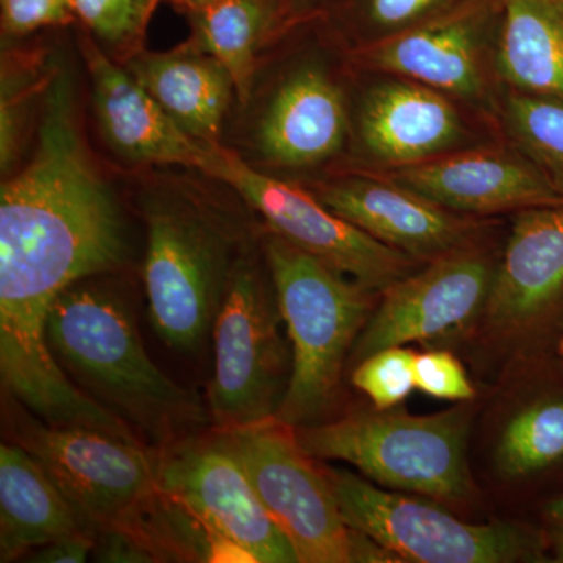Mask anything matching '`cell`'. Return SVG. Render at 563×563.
I'll list each match as a JSON object with an SVG mask.
<instances>
[{
    "instance_id": "obj_1",
    "label": "cell",
    "mask_w": 563,
    "mask_h": 563,
    "mask_svg": "<svg viewBox=\"0 0 563 563\" xmlns=\"http://www.w3.org/2000/svg\"><path fill=\"white\" fill-rule=\"evenodd\" d=\"M129 179L146 229L152 325L166 346L192 354L211 335L236 263L262 222L239 192L198 168L161 166Z\"/></svg>"
},
{
    "instance_id": "obj_2",
    "label": "cell",
    "mask_w": 563,
    "mask_h": 563,
    "mask_svg": "<svg viewBox=\"0 0 563 563\" xmlns=\"http://www.w3.org/2000/svg\"><path fill=\"white\" fill-rule=\"evenodd\" d=\"M350 52L321 18L287 25L263 49L221 146L254 172L309 185L346 165Z\"/></svg>"
},
{
    "instance_id": "obj_3",
    "label": "cell",
    "mask_w": 563,
    "mask_h": 563,
    "mask_svg": "<svg viewBox=\"0 0 563 563\" xmlns=\"http://www.w3.org/2000/svg\"><path fill=\"white\" fill-rule=\"evenodd\" d=\"M103 277L70 285L52 306L46 340L62 372L157 448L199 432L209 409L152 362L131 306Z\"/></svg>"
},
{
    "instance_id": "obj_4",
    "label": "cell",
    "mask_w": 563,
    "mask_h": 563,
    "mask_svg": "<svg viewBox=\"0 0 563 563\" xmlns=\"http://www.w3.org/2000/svg\"><path fill=\"white\" fill-rule=\"evenodd\" d=\"M261 243L291 344L290 385L276 417L295 428L317 424L335 402L344 363L380 292L263 224Z\"/></svg>"
},
{
    "instance_id": "obj_5",
    "label": "cell",
    "mask_w": 563,
    "mask_h": 563,
    "mask_svg": "<svg viewBox=\"0 0 563 563\" xmlns=\"http://www.w3.org/2000/svg\"><path fill=\"white\" fill-rule=\"evenodd\" d=\"M470 426L468 407L426 417L374 409L301 426L296 435L313 459L350 463L379 487L459 503L473 495Z\"/></svg>"
},
{
    "instance_id": "obj_6",
    "label": "cell",
    "mask_w": 563,
    "mask_h": 563,
    "mask_svg": "<svg viewBox=\"0 0 563 563\" xmlns=\"http://www.w3.org/2000/svg\"><path fill=\"white\" fill-rule=\"evenodd\" d=\"M261 232L236 263L211 331L214 366L207 409L218 431L276 417L290 385L291 344L282 335L284 318Z\"/></svg>"
},
{
    "instance_id": "obj_7",
    "label": "cell",
    "mask_w": 563,
    "mask_h": 563,
    "mask_svg": "<svg viewBox=\"0 0 563 563\" xmlns=\"http://www.w3.org/2000/svg\"><path fill=\"white\" fill-rule=\"evenodd\" d=\"M11 437L58 485L85 532L96 537L120 529L155 551L151 523L161 490L155 453L143 443L81 426L49 424L22 410L11 418Z\"/></svg>"
},
{
    "instance_id": "obj_8",
    "label": "cell",
    "mask_w": 563,
    "mask_h": 563,
    "mask_svg": "<svg viewBox=\"0 0 563 563\" xmlns=\"http://www.w3.org/2000/svg\"><path fill=\"white\" fill-rule=\"evenodd\" d=\"M503 141L498 122L442 91L354 68L350 152L340 172H391Z\"/></svg>"
},
{
    "instance_id": "obj_9",
    "label": "cell",
    "mask_w": 563,
    "mask_h": 563,
    "mask_svg": "<svg viewBox=\"0 0 563 563\" xmlns=\"http://www.w3.org/2000/svg\"><path fill=\"white\" fill-rule=\"evenodd\" d=\"M324 473L346 525L401 562H551L544 528L503 521L470 525L435 504L384 490L347 470Z\"/></svg>"
},
{
    "instance_id": "obj_10",
    "label": "cell",
    "mask_w": 563,
    "mask_h": 563,
    "mask_svg": "<svg viewBox=\"0 0 563 563\" xmlns=\"http://www.w3.org/2000/svg\"><path fill=\"white\" fill-rule=\"evenodd\" d=\"M198 169L239 192L263 228L369 290L383 292L424 265L355 228L302 185L254 172L224 146L206 147Z\"/></svg>"
},
{
    "instance_id": "obj_11",
    "label": "cell",
    "mask_w": 563,
    "mask_h": 563,
    "mask_svg": "<svg viewBox=\"0 0 563 563\" xmlns=\"http://www.w3.org/2000/svg\"><path fill=\"white\" fill-rule=\"evenodd\" d=\"M221 432L299 563H351L352 528L295 426L273 417Z\"/></svg>"
},
{
    "instance_id": "obj_12",
    "label": "cell",
    "mask_w": 563,
    "mask_h": 563,
    "mask_svg": "<svg viewBox=\"0 0 563 563\" xmlns=\"http://www.w3.org/2000/svg\"><path fill=\"white\" fill-rule=\"evenodd\" d=\"M503 9V0H462L395 38L351 52L352 66L420 81L498 122Z\"/></svg>"
},
{
    "instance_id": "obj_13",
    "label": "cell",
    "mask_w": 563,
    "mask_h": 563,
    "mask_svg": "<svg viewBox=\"0 0 563 563\" xmlns=\"http://www.w3.org/2000/svg\"><path fill=\"white\" fill-rule=\"evenodd\" d=\"M158 490L251 563H299L224 433L195 432L157 448Z\"/></svg>"
},
{
    "instance_id": "obj_14",
    "label": "cell",
    "mask_w": 563,
    "mask_h": 563,
    "mask_svg": "<svg viewBox=\"0 0 563 563\" xmlns=\"http://www.w3.org/2000/svg\"><path fill=\"white\" fill-rule=\"evenodd\" d=\"M496 263L481 240L395 282L380 292L351 362L357 365L385 347L440 339L472 322L487 306Z\"/></svg>"
},
{
    "instance_id": "obj_15",
    "label": "cell",
    "mask_w": 563,
    "mask_h": 563,
    "mask_svg": "<svg viewBox=\"0 0 563 563\" xmlns=\"http://www.w3.org/2000/svg\"><path fill=\"white\" fill-rule=\"evenodd\" d=\"M302 187L377 242L422 263L481 242L493 225L488 218L443 209L376 173L344 169Z\"/></svg>"
},
{
    "instance_id": "obj_16",
    "label": "cell",
    "mask_w": 563,
    "mask_h": 563,
    "mask_svg": "<svg viewBox=\"0 0 563 563\" xmlns=\"http://www.w3.org/2000/svg\"><path fill=\"white\" fill-rule=\"evenodd\" d=\"M76 47L96 135L125 173L198 168L206 146L181 131L124 65L111 60L81 27Z\"/></svg>"
},
{
    "instance_id": "obj_17",
    "label": "cell",
    "mask_w": 563,
    "mask_h": 563,
    "mask_svg": "<svg viewBox=\"0 0 563 563\" xmlns=\"http://www.w3.org/2000/svg\"><path fill=\"white\" fill-rule=\"evenodd\" d=\"M376 174L466 217L492 218L563 203L561 188L506 141Z\"/></svg>"
},
{
    "instance_id": "obj_18",
    "label": "cell",
    "mask_w": 563,
    "mask_h": 563,
    "mask_svg": "<svg viewBox=\"0 0 563 563\" xmlns=\"http://www.w3.org/2000/svg\"><path fill=\"white\" fill-rule=\"evenodd\" d=\"M485 318L496 331L558 333L563 320V203L512 214Z\"/></svg>"
},
{
    "instance_id": "obj_19",
    "label": "cell",
    "mask_w": 563,
    "mask_h": 563,
    "mask_svg": "<svg viewBox=\"0 0 563 563\" xmlns=\"http://www.w3.org/2000/svg\"><path fill=\"white\" fill-rule=\"evenodd\" d=\"M124 66L191 140L221 146L236 88L213 55L188 38L172 51L144 49Z\"/></svg>"
},
{
    "instance_id": "obj_20",
    "label": "cell",
    "mask_w": 563,
    "mask_h": 563,
    "mask_svg": "<svg viewBox=\"0 0 563 563\" xmlns=\"http://www.w3.org/2000/svg\"><path fill=\"white\" fill-rule=\"evenodd\" d=\"M85 532L58 485L25 448L0 446V562L24 559L35 548Z\"/></svg>"
},
{
    "instance_id": "obj_21",
    "label": "cell",
    "mask_w": 563,
    "mask_h": 563,
    "mask_svg": "<svg viewBox=\"0 0 563 563\" xmlns=\"http://www.w3.org/2000/svg\"><path fill=\"white\" fill-rule=\"evenodd\" d=\"M496 70L507 90L563 102V0H503Z\"/></svg>"
},
{
    "instance_id": "obj_22",
    "label": "cell",
    "mask_w": 563,
    "mask_h": 563,
    "mask_svg": "<svg viewBox=\"0 0 563 563\" xmlns=\"http://www.w3.org/2000/svg\"><path fill=\"white\" fill-rule=\"evenodd\" d=\"M188 21L190 40L231 73L236 106L246 99L263 49L287 27L276 0H168Z\"/></svg>"
},
{
    "instance_id": "obj_23",
    "label": "cell",
    "mask_w": 563,
    "mask_h": 563,
    "mask_svg": "<svg viewBox=\"0 0 563 563\" xmlns=\"http://www.w3.org/2000/svg\"><path fill=\"white\" fill-rule=\"evenodd\" d=\"M62 52L46 43L2 41L0 62V173L20 168L31 151L41 109Z\"/></svg>"
},
{
    "instance_id": "obj_24",
    "label": "cell",
    "mask_w": 563,
    "mask_h": 563,
    "mask_svg": "<svg viewBox=\"0 0 563 563\" xmlns=\"http://www.w3.org/2000/svg\"><path fill=\"white\" fill-rule=\"evenodd\" d=\"M496 470L512 481L563 477V369L531 393L504 426Z\"/></svg>"
},
{
    "instance_id": "obj_25",
    "label": "cell",
    "mask_w": 563,
    "mask_h": 563,
    "mask_svg": "<svg viewBox=\"0 0 563 563\" xmlns=\"http://www.w3.org/2000/svg\"><path fill=\"white\" fill-rule=\"evenodd\" d=\"M459 2L462 0H333L320 18L351 54L418 27Z\"/></svg>"
},
{
    "instance_id": "obj_26",
    "label": "cell",
    "mask_w": 563,
    "mask_h": 563,
    "mask_svg": "<svg viewBox=\"0 0 563 563\" xmlns=\"http://www.w3.org/2000/svg\"><path fill=\"white\" fill-rule=\"evenodd\" d=\"M498 124L504 141L523 152L563 191V102L504 88Z\"/></svg>"
},
{
    "instance_id": "obj_27",
    "label": "cell",
    "mask_w": 563,
    "mask_h": 563,
    "mask_svg": "<svg viewBox=\"0 0 563 563\" xmlns=\"http://www.w3.org/2000/svg\"><path fill=\"white\" fill-rule=\"evenodd\" d=\"M162 0H70L77 24L107 55L128 65L146 49L147 27Z\"/></svg>"
},
{
    "instance_id": "obj_28",
    "label": "cell",
    "mask_w": 563,
    "mask_h": 563,
    "mask_svg": "<svg viewBox=\"0 0 563 563\" xmlns=\"http://www.w3.org/2000/svg\"><path fill=\"white\" fill-rule=\"evenodd\" d=\"M415 358L417 354L404 346L374 352L354 366L352 385L368 396L374 409H395L417 388Z\"/></svg>"
},
{
    "instance_id": "obj_29",
    "label": "cell",
    "mask_w": 563,
    "mask_h": 563,
    "mask_svg": "<svg viewBox=\"0 0 563 563\" xmlns=\"http://www.w3.org/2000/svg\"><path fill=\"white\" fill-rule=\"evenodd\" d=\"M70 0H0L3 41L31 38L47 29L76 25Z\"/></svg>"
},
{
    "instance_id": "obj_30",
    "label": "cell",
    "mask_w": 563,
    "mask_h": 563,
    "mask_svg": "<svg viewBox=\"0 0 563 563\" xmlns=\"http://www.w3.org/2000/svg\"><path fill=\"white\" fill-rule=\"evenodd\" d=\"M415 384L418 390L443 401L466 402L476 396L462 363L446 351L417 354Z\"/></svg>"
},
{
    "instance_id": "obj_31",
    "label": "cell",
    "mask_w": 563,
    "mask_h": 563,
    "mask_svg": "<svg viewBox=\"0 0 563 563\" xmlns=\"http://www.w3.org/2000/svg\"><path fill=\"white\" fill-rule=\"evenodd\" d=\"M92 559L107 563H152L161 562L150 544L131 532L103 531L96 533Z\"/></svg>"
},
{
    "instance_id": "obj_32",
    "label": "cell",
    "mask_w": 563,
    "mask_h": 563,
    "mask_svg": "<svg viewBox=\"0 0 563 563\" xmlns=\"http://www.w3.org/2000/svg\"><path fill=\"white\" fill-rule=\"evenodd\" d=\"M95 536L88 532L62 537L54 542L35 548L25 555V562L33 563H81L87 562L95 550Z\"/></svg>"
},
{
    "instance_id": "obj_33",
    "label": "cell",
    "mask_w": 563,
    "mask_h": 563,
    "mask_svg": "<svg viewBox=\"0 0 563 563\" xmlns=\"http://www.w3.org/2000/svg\"><path fill=\"white\" fill-rule=\"evenodd\" d=\"M332 2L333 0H276L285 25L320 18Z\"/></svg>"
},
{
    "instance_id": "obj_34",
    "label": "cell",
    "mask_w": 563,
    "mask_h": 563,
    "mask_svg": "<svg viewBox=\"0 0 563 563\" xmlns=\"http://www.w3.org/2000/svg\"><path fill=\"white\" fill-rule=\"evenodd\" d=\"M551 562L563 563V523H544Z\"/></svg>"
},
{
    "instance_id": "obj_35",
    "label": "cell",
    "mask_w": 563,
    "mask_h": 563,
    "mask_svg": "<svg viewBox=\"0 0 563 563\" xmlns=\"http://www.w3.org/2000/svg\"><path fill=\"white\" fill-rule=\"evenodd\" d=\"M542 518L544 523H563V493L543 504Z\"/></svg>"
},
{
    "instance_id": "obj_36",
    "label": "cell",
    "mask_w": 563,
    "mask_h": 563,
    "mask_svg": "<svg viewBox=\"0 0 563 563\" xmlns=\"http://www.w3.org/2000/svg\"><path fill=\"white\" fill-rule=\"evenodd\" d=\"M553 357L563 369V320L561 321V324H559L558 333H555V340L553 344Z\"/></svg>"
}]
</instances>
